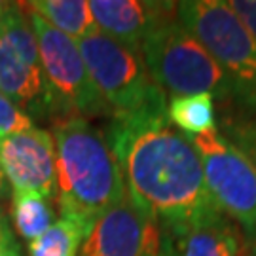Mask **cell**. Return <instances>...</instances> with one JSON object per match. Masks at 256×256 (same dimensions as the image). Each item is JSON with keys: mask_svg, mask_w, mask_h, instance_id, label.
<instances>
[{"mask_svg": "<svg viewBox=\"0 0 256 256\" xmlns=\"http://www.w3.org/2000/svg\"><path fill=\"white\" fill-rule=\"evenodd\" d=\"M126 178L129 198L148 210L165 238L212 220L200 154L167 118V106L112 118L104 133Z\"/></svg>", "mask_w": 256, "mask_h": 256, "instance_id": "1", "label": "cell"}, {"mask_svg": "<svg viewBox=\"0 0 256 256\" xmlns=\"http://www.w3.org/2000/svg\"><path fill=\"white\" fill-rule=\"evenodd\" d=\"M57 202L63 218L90 234L102 214L126 198V178L106 135L84 118L54 122Z\"/></svg>", "mask_w": 256, "mask_h": 256, "instance_id": "2", "label": "cell"}, {"mask_svg": "<svg viewBox=\"0 0 256 256\" xmlns=\"http://www.w3.org/2000/svg\"><path fill=\"white\" fill-rule=\"evenodd\" d=\"M176 19L226 72L234 104L224 114L256 116V40L224 0L176 2Z\"/></svg>", "mask_w": 256, "mask_h": 256, "instance_id": "3", "label": "cell"}, {"mask_svg": "<svg viewBox=\"0 0 256 256\" xmlns=\"http://www.w3.org/2000/svg\"><path fill=\"white\" fill-rule=\"evenodd\" d=\"M140 57L154 84L169 97L207 93L214 99L216 114L232 108L234 92L226 72L176 18L142 42Z\"/></svg>", "mask_w": 256, "mask_h": 256, "instance_id": "4", "label": "cell"}, {"mask_svg": "<svg viewBox=\"0 0 256 256\" xmlns=\"http://www.w3.org/2000/svg\"><path fill=\"white\" fill-rule=\"evenodd\" d=\"M76 44L93 86L112 110V118L167 106V97L154 84L140 52L120 44L99 28Z\"/></svg>", "mask_w": 256, "mask_h": 256, "instance_id": "5", "label": "cell"}, {"mask_svg": "<svg viewBox=\"0 0 256 256\" xmlns=\"http://www.w3.org/2000/svg\"><path fill=\"white\" fill-rule=\"evenodd\" d=\"M36 36L40 63L52 99V116L61 118H110L112 110L102 101L86 68L76 40L55 30L23 4Z\"/></svg>", "mask_w": 256, "mask_h": 256, "instance_id": "6", "label": "cell"}, {"mask_svg": "<svg viewBox=\"0 0 256 256\" xmlns=\"http://www.w3.org/2000/svg\"><path fill=\"white\" fill-rule=\"evenodd\" d=\"M188 140L200 154L205 184L216 209L238 224L245 241H256V167L218 128Z\"/></svg>", "mask_w": 256, "mask_h": 256, "instance_id": "7", "label": "cell"}, {"mask_svg": "<svg viewBox=\"0 0 256 256\" xmlns=\"http://www.w3.org/2000/svg\"><path fill=\"white\" fill-rule=\"evenodd\" d=\"M0 92L30 118L52 116L36 36L23 4H10L0 19Z\"/></svg>", "mask_w": 256, "mask_h": 256, "instance_id": "8", "label": "cell"}, {"mask_svg": "<svg viewBox=\"0 0 256 256\" xmlns=\"http://www.w3.org/2000/svg\"><path fill=\"white\" fill-rule=\"evenodd\" d=\"M0 169L14 192L57 198L55 142L46 129L30 128L0 138Z\"/></svg>", "mask_w": 256, "mask_h": 256, "instance_id": "9", "label": "cell"}, {"mask_svg": "<svg viewBox=\"0 0 256 256\" xmlns=\"http://www.w3.org/2000/svg\"><path fill=\"white\" fill-rule=\"evenodd\" d=\"M90 8L101 32L135 52L156 28L176 18V2L164 0H92Z\"/></svg>", "mask_w": 256, "mask_h": 256, "instance_id": "10", "label": "cell"}, {"mask_svg": "<svg viewBox=\"0 0 256 256\" xmlns=\"http://www.w3.org/2000/svg\"><path fill=\"white\" fill-rule=\"evenodd\" d=\"M154 216L129 194L95 222L78 256H140Z\"/></svg>", "mask_w": 256, "mask_h": 256, "instance_id": "11", "label": "cell"}, {"mask_svg": "<svg viewBox=\"0 0 256 256\" xmlns=\"http://www.w3.org/2000/svg\"><path fill=\"white\" fill-rule=\"evenodd\" d=\"M164 239L167 256H239L245 247L241 228L224 214Z\"/></svg>", "mask_w": 256, "mask_h": 256, "instance_id": "12", "label": "cell"}, {"mask_svg": "<svg viewBox=\"0 0 256 256\" xmlns=\"http://www.w3.org/2000/svg\"><path fill=\"white\" fill-rule=\"evenodd\" d=\"M25 6L72 40H80L97 30L88 0H34Z\"/></svg>", "mask_w": 256, "mask_h": 256, "instance_id": "13", "label": "cell"}, {"mask_svg": "<svg viewBox=\"0 0 256 256\" xmlns=\"http://www.w3.org/2000/svg\"><path fill=\"white\" fill-rule=\"evenodd\" d=\"M167 118L184 137L202 135L216 129V104L207 93L167 97Z\"/></svg>", "mask_w": 256, "mask_h": 256, "instance_id": "14", "label": "cell"}, {"mask_svg": "<svg viewBox=\"0 0 256 256\" xmlns=\"http://www.w3.org/2000/svg\"><path fill=\"white\" fill-rule=\"evenodd\" d=\"M12 218L18 234L28 243L54 226L55 210L48 198L34 192L12 194Z\"/></svg>", "mask_w": 256, "mask_h": 256, "instance_id": "15", "label": "cell"}, {"mask_svg": "<svg viewBox=\"0 0 256 256\" xmlns=\"http://www.w3.org/2000/svg\"><path fill=\"white\" fill-rule=\"evenodd\" d=\"M88 236L78 222L59 216L46 234L28 243V256H78Z\"/></svg>", "mask_w": 256, "mask_h": 256, "instance_id": "16", "label": "cell"}, {"mask_svg": "<svg viewBox=\"0 0 256 256\" xmlns=\"http://www.w3.org/2000/svg\"><path fill=\"white\" fill-rule=\"evenodd\" d=\"M218 131L256 167V116L224 114L218 116Z\"/></svg>", "mask_w": 256, "mask_h": 256, "instance_id": "17", "label": "cell"}, {"mask_svg": "<svg viewBox=\"0 0 256 256\" xmlns=\"http://www.w3.org/2000/svg\"><path fill=\"white\" fill-rule=\"evenodd\" d=\"M34 128L32 118L0 92V138Z\"/></svg>", "mask_w": 256, "mask_h": 256, "instance_id": "18", "label": "cell"}, {"mask_svg": "<svg viewBox=\"0 0 256 256\" xmlns=\"http://www.w3.org/2000/svg\"><path fill=\"white\" fill-rule=\"evenodd\" d=\"M228 6L256 40V0H230Z\"/></svg>", "mask_w": 256, "mask_h": 256, "instance_id": "19", "label": "cell"}, {"mask_svg": "<svg viewBox=\"0 0 256 256\" xmlns=\"http://www.w3.org/2000/svg\"><path fill=\"white\" fill-rule=\"evenodd\" d=\"M0 256H23L14 232L10 228V222L0 214Z\"/></svg>", "mask_w": 256, "mask_h": 256, "instance_id": "20", "label": "cell"}, {"mask_svg": "<svg viewBox=\"0 0 256 256\" xmlns=\"http://www.w3.org/2000/svg\"><path fill=\"white\" fill-rule=\"evenodd\" d=\"M140 256H167V247H165V239L162 236V230L158 226V222H154L150 226V232L146 236V243L142 248Z\"/></svg>", "mask_w": 256, "mask_h": 256, "instance_id": "21", "label": "cell"}, {"mask_svg": "<svg viewBox=\"0 0 256 256\" xmlns=\"http://www.w3.org/2000/svg\"><path fill=\"white\" fill-rule=\"evenodd\" d=\"M239 256H256V241H245V247Z\"/></svg>", "mask_w": 256, "mask_h": 256, "instance_id": "22", "label": "cell"}, {"mask_svg": "<svg viewBox=\"0 0 256 256\" xmlns=\"http://www.w3.org/2000/svg\"><path fill=\"white\" fill-rule=\"evenodd\" d=\"M10 8V4L8 2H0V19H2V16L6 14V10Z\"/></svg>", "mask_w": 256, "mask_h": 256, "instance_id": "23", "label": "cell"}, {"mask_svg": "<svg viewBox=\"0 0 256 256\" xmlns=\"http://www.w3.org/2000/svg\"><path fill=\"white\" fill-rule=\"evenodd\" d=\"M4 184H6V176H4L2 169H0V194L4 192Z\"/></svg>", "mask_w": 256, "mask_h": 256, "instance_id": "24", "label": "cell"}, {"mask_svg": "<svg viewBox=\"0 0 256 256\" xmlns=\"http://www.w3.org/2000/svg\"><path fill=\"white\" fill-rule=\"evenodd\" d=\"M0 214H2V212H0Z\"/></svg>", "mask_w": 256, "mask_h": 256, "instance_id": "25", "label": "cell"}]
</instances>
